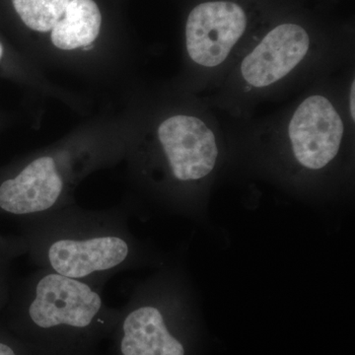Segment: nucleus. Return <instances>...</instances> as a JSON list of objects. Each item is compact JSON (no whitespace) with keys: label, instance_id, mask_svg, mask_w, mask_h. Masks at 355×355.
I'll return each instance as SVG.
<instances>
[{"label":"nucleus","instance_id":"nucleus-1","mask_svg":"<svg viewBox=\"0 0 355 355\" xmlns=\"http://www.w3.org/2000/svg\"><path fill=\"white\" fill-rule=\"evenodd\" d=\"M20 221L33 263L69 279L105 286L137 256L125 220L114 210L60 209Z\"/></svg>","mask_w":355,"mask_h":355},{"label":"nucleus","instance_id":"nucleus-2","mask_svg":"<svg viewBox=\"0 0 355 355\" xmlns=\"http://www.w3.org/2000/svg\"><path fill=\"white\" fill-rule=\"evenodd\" d=\"M8 328L58 354H76L113 328L120 310L107 304L104 286L37 268L7 303Z\"/></svg>","mask_w":355,"mask_h":355},{"label":"nucleus","instance_id":"nucleus-3","mask_svg":"<svg viewBox=\"0 0 355 355\" xmlns=\"http://www.w3.org/2000/svg\"><path fill=\"white\" fill-rule=\"evenodd\" d=\"M345 133L342 116L328 98H306L292 114L288 137L297 162L309 170H321L338 155Z\"/></svg>","mask_w":355,"mask_h":355},{"label":"nucleus","instance_id":"nucleus-4","mask_svg":"<svg viewBox=\"0 0 355 355\" xmlns=\"http://www.w3.org/2000/svg\"><path fill=\"white\" fill-rule=\"evenodd\" d=\"M241 6L230 1L203 2L187 20V51L193 62L214 69L225 62L246 31Z\"/></svg>","mask_w":355,"mask_h":355},{"label":"nucleus","instance_id":"nucleus-5","mask_svg":"<svg viewBox=\"0 0 355 355\" xmlns=\"http://www.w3.org/2000/svg\"><path fill=\"white\" fill-rule=\"evenodd\" d=\"M158 139L178 181H198L214 171L218 157L216 135L197 116L168 118L159 125Z\"/></svg>","mask_w":355,"mask_h":355},{"label":"nucleus","instance_id":"nucleus-6","mask_svg":"<svg viewBox=\"0 0 355 355\" xmlns=\"http://www.w3.org/2000/svg\"><path fill=\"white\" fill-rule=\"evenodd\" d=\"M309 34L302 26L284 23L270 30L243 60V80L254 88L279 83L307 55Z\"/></svg>","mask_w":355,"mask_h":355},{"label":"nucleus","instance_id":"nucleus-7","mask_svg":"<svg viewBox=\"0 0 355 355\" xmlns=\"http://www.w3.org/2000/svg\"><path fill=\"white\" fill-rule=\"evenodd\" d=\"M119 355H184L183 343L172 335L162 307L150 298L130 300L119 314Z\"/></svg>","mask_w":355,"mask_h":355},{"label":"nucleus","instance_id":"nucleus-8","mask_svg":"<svg viewBox=\"0 0 355 355\" xmlns=\"http://www.w3.org/2000/svg\"><path fill=\"white\" fill-rule=\"evenodd\" d=\"M102 15L93 0H70L64 16L51 30L53 44L60 50L84 48L99 35Z\"/></svg>","mask_w":355,"mask_h":355},{"label":"nucleus","instance_id":"nucleus-9","mask_svg":"<svg viewBox=\"0 0 355 355\" xmlns=\"http://www.w3.org/2000/svg\"><path fill=\"white\" fill-rule=\"evenodd\" d=\"M70 0H12L14 8L30 29L49 32L64 16Z\"/></svg>","mask_w":355,"mask_h":355},{"label":"nucleus","instance_id":"nucleus-10","mask_svg":"<svg viewBox=\"0 0 355 355\" xmlns=\"http://www.w3.org/2000/svg\"><path fill=\"white\" fill-rule=\"evenodd\" d=\"M23 254H26V246L19 235L6 236L0 233V310L6 307L10 298L11 266Z\"/></svg>","mask_w":355,"mask_h":355},{"label":"nucleus","instance_id":"nucleus-11","mask_svg":"<svg viewBox=\"0 0 355 355\" xmlns=\"http://www.w3.org/2000/svg\"><path fill=\"white\" fill-rule=\"evenodd\" d=\"M0 355H24L20 340L2 327H0Z\"/></svg>","mask_w":355,"mask_h":355},{"label":"nucleus","instance_id":"nucleus-12","mask_svg":"<svg viewBox=\"0 0 355 355\" xmlns=\"http://www.w3.org/2000/svg\"><path fill=\"white\" fill-rule=\"evenodd\" d=\"M355 84L354 80L352 81V87H350V95H349V111L350 116H352V121H354V96H355Z\"/></svg>","mask_w":355,"mask_h":355},{"label":"nucleus","instance_id":"nucleus-13","mask_svg":"<svg viewBox=\"0 0 355 355\" xmlns=\"http://www.w3.org/2000/svg\"><path fill=\"white\" fill-rule=\"evenodd\" d=\"M2 53H3V48H2V44H0V58L2 57Z\"/></svg>","mask_w":355,"mask_h":355}]
</instances>
